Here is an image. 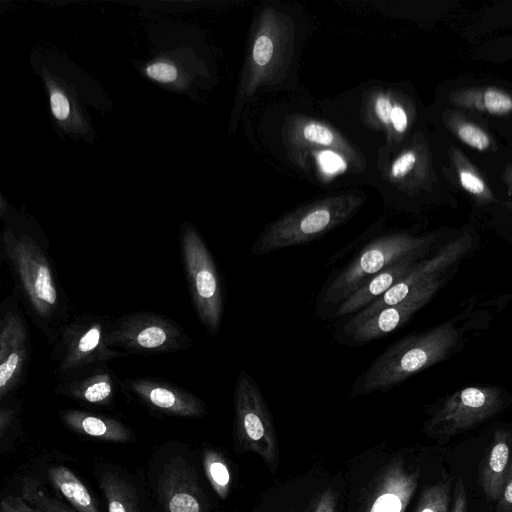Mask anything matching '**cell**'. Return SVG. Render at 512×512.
<instances>
[{
	"instance_id": "6da1fadb",
	"label": "cell",
	"mask_w": 512,
	"mask_h": 512,
	"mask_svg": "<svg viewBox=\"0 0 512 512\" xmlns=\"http://www.w3.org/2000/svg\"><path fill=\"white\" fill-rule=\"evenodd\" d=\"M1 249L14 281L13 294L51 343L70 319L68 298L51 258L32 236L12 230L3 233Z\"/></svg>"
},
{
	"instance_id": "7a4b0ae2",
	"label": "cell",
	"mask_w": 512,
	"mask_h": 512,
	"mask_svg": "<svg viewBox=\"0 0 512 512\" xmlns=\"http://www.w3.org/2000/svg\"><path fill=\"white\" fill-rule=\"evenodd\" d=\"M458 338L455 326L446 322L399 339L355 379L351 395L390 390L410 376L444 360L454 349Z\"/></svg>"
},
{
	"instance_id": "3957f363",
	"label": "cell",
	"mask_w": 512,
	"mask_h": 512,
	"mask_svg": "<svg viewBox=\"0 0 512 512\" xmlns=\"http://www.w3.org/2000/svg\"><path fill=\"white\" fill-rule=\"evenodd\" d=\"M363 201L355 193H345L303 205L268 224L255 240L251 254L266 255L314 241L347 221Z\"/></svg>"
},
{
	"instance_id": "277c9868",
	"label": "cell",
	"mask_w": 512,
	"mask_h": 512,
	"mask_svg": "<svg viewBox=\"0 0 512 512\" xmlns=\"http://www.w3.org/2000/svg\"><path fill=\"white\" fill-rule=\"evenodd\" d=\"M433 242V237H415L395 233L376 238L347 264L321 290L319 299L338 306L352 292L389 266L408 257H421Z\"/></svg>"
},
{
	"instance_id": "5b68a950",
	"label": "cell",
	"mask_w": 512,
	"mask_h": 512,
	"mask_svg": "<svg viewBox=\"0 0 512 512\" xmlns=\"http://www.w3.org/2000/svg\"><path fill=\"white\" fill-rule=\"evenodd\" d=\"M112 319L110 316L81 314L61 327L50 343V362L57 377L63 380L127 355L107 343Z\"/></svg>"
},
{
	"instance_id": "8992f818",
	"label": "cell",
	"mask_w": 512,
	"mask_h": 512,
	"mask_svg": "<svg viewBox=\"0 0 512 512\" xmlns=\"http://www.w3.org/2000/svg\"><path fill=\"white\" fill-rule=\"evenodd\" d=\"M183 270L194 310L208 333L219 332L223 317V289L214 258L191 225L181 229Z\"/></svg>"
},
{
	"instance_id": "52a82bcc",
	"label": "cell",
	"mask_w": 512,
	"mask_h": 512,
	"mask_svg": "<svg viewBox=\"0 0 512 512\" xmlns=\"http://www.w3.org/2000/svg\"><path fill=\"white\" fill-rule=\"evenodd\" d=\"M107 343L126 354L157 355L188 349L193 341L172 319L151 311H135L112 319Z\"/></svg>"
},
{
	"instance_id": "ba28073f",
	"label": "cell",
	"mask_w": 512,
	"mask_h": 512,
	"mask_svg": "<svg viewBox=\"0 0 512 512\" xmlns=\"http://www.w3.org/2000/svg\"><path fill=\"white\" fill-rule=\"evenodd\" d=\"M234 431L241 452H254L273 466L278 462V441L270 410L253 377L241 370L234 390Z\"/></svg>"
},
{
	"instance_id": "9c48e42d",
	"label": "cell",
	"mask_w": 512,
	"mask_h": 512,
	"mask_svg": "<svg viewBox=\"0 0 512 512\" xmlns=\"http://www.w3.org/2000/svg\"><path fill=\"white\" fill-rule=\"evenodd\" d=\"M504 395L496 386H470L451 394L425 423L431 437H451L467 431L499 412Z\"/></svg>"
},
{
	"instance_id": "30bf717a",
	"label": "cell",
	"mask_w": 512,
	"mask_h": 512,
	"mask_svg": "<svg viewBox=\"0 0 512 512\" xmlns=\"http://www.w3.org/2000/svg\"><path fill=\"white\" fill-rule=\"evenodd\" d=\"M31 341L20 302L12 294L0 306V399H8L24 382Z\"/></svg>"
},
{
	"instance_id": "8fae6325",
	"label": "cell",
	"mask_w": 512,
	"mask_h": 512,
	"mask_svg": "<svg viewBox=\"0 0 512 512\" xmlns=\"http://www.w3.org/2000/svg\"><path fill=\"white\" fill-rule=\"evenodd\" d=\"M470 240L460 238L442 247L429 259L417 262L411 270L382 296L359 312L355 313L344 325L343 333L348 336L365 321L382 309L399 303L414 289L442 272L461 259L470 249Z\"/></svg>"
},
{
	"instance_id": "7c38bea8",
	"label": "cell",
	"mask_w": 512,
	"mask_h": 512,
	"mask_svg": "<svg viewBox=\"0 0 512 512\" xmlns=\"http://www.w3.org/2000/svg\"><path fill=\"white\" fill-rule=\"evenodd\" d=\"M288 32L289 26L282 14L273 9L262 12L248 61L244 87L248 96L268 82L272 72L282 61Z\"/></svg>"
},
{
	"instance_id": "4fadbf2b",
	"label": "cell",
	"mask_w": 512,
	"mask_h": 512,
	"mask_svg": "<svg viewBox=\"0 0 512 512\" xmlns=\"http://www.w3.org/2000/svg\"><path fill=\"white\" fill-rule=\"evenodd\" d=\"M121 389L151 411L181 418L203 417L207 408L195 394L163 379L153 377L128 378Z\"/></svg>"
},
{
	"instance_id": "5bb4252c",
	"label": "cell",
	"mask_w": 512,
	"mask_h": 512,
	"mask_svg": "<svg viewBox=\"0 0 512 512\" xmlns=\"http://www.w3.org/2000/svg\"><path fill=\"white\" fill-rule=\"evenodd\" d=\"M156 492L164 512H208L197 474L183 457H171L162 465Z\"/></svg>"
},
{
	"instance_id": "9a60e30c",
	"label": "cell",
	"mask_w": 512,
	"mask_h": 512,
	"mask_svg": "<svg viewBox=\"0 0 512 512\" xmlns=\"http://www.w3.org/2000/svg\"><path fill=\"white\" fill-rule=\"evenodd\" d=\"M444 280L443 275H439L419 285L402 301L382 309L361 324L347 336L348 340L353 344H366L403 326L435 296Z\"/></svg>"
},
{
	"instance_id": "2e32d148",
	"label": "cell",
	"mask_w": 512,
	"mask_h": 512,
	"mask_svg": "<svg viewBox=\"0 0 512 512\" xmlns=\"http://www.w3.org/2000/svg\"><path fill=\"white\" fill-rule=\"evenodd\" d=\"M419 480V471L408 469L400 458L377 476L362 512H405Z\"/></svg>"
},
{
	"instance_id": "e0dca14e",
	"label": "cell",
	"mask_w": 512,
	"mask_h": 512,
	"mask_svg": "<svg viewBox=\"0 0 512 512\" xmlns=\"http://www.w3.org/2000/svg\"><path fill=\"white\" fill-rule=\"evenodd\" d=\"M286 136L296 149H326L333 151L354 166H362L358 151L329 125L306 117H296L288 122Z\"/></svg>"
},
{
	"instance_id": "ac0fdd59",
	"label": "cell",
	"mask_w": 512,
	"mask_h": 512,
	"mask_svg": "<svg viewBox=\"0 0 512 512\" xmlns=\"http://www.w3.org/2000/svg\"><path fill=\"white\" fill-rule=\"evenodd\" d=\"M120 383L106 365H98L61 380L55 392L84 404L106 407L113 403Z\"/></svg>"
},
{
	"instance_id": "d6986e66",
	"label": "cell",
	"mask_w": 512,
	"mask_h": 512,
	"mask_svg": "<svg viewBox=\"0 0 512 512\" xmlns=\"http://www.w3.org/2000/svg\"><path fill=\"white\" fill-rule=\"evenodd\" d=\"M419 258L417 256L408 257L373 276L336 307L335 317L357 313L370 305L401 280L417 263Z\"/></svg>"
},
{
	"instance_id": "ffe728a7",
	"label": "cell",
	"mask_w": 512,
	"mask_h": 512,
	"mask_svg": "<svg viewBox=\"0 0 512 512\" xmlns=\"http://www.w3.org/2000/svg\"><path fill=\"white\" fill-rule=\"evenodd\" d=\"M511 461L512 434L498 429L479 471V484L487 500L498 501L500 498Z\"/></svg>"
},
{
	"instance_id": "44dd1931",
	"label": "cell",
	"mask_w": 512,
	"mask_h": 512,
	"mask_svg": "<svg viewBox=\"0 0 512 512\" xmlns=\"http://www.w3.org/2000/svg\"><path fill=\"white\" fill-rule=\"evenodd\" d=\"M59 417L68 429L80 435L115 443H125L133 437L129 427L107 416L78 409H65L59 412Z\"/></svg>"
},
{
	"instance_id": "7402d4cb",
	"label": "cell",
	"mask_w": 512,
	"mask_h": 512,
	"mask_svg": "<svg viewBox=\"0 0 512 512\" xmlns=\"http://www.w3.org/2000/svg\"><path fill=\"white\" fill-rule=\"evenodd\" d=\"M106 499L108 512H142L134 486L113 468H99L96 473Z\"/></svg>"
},
{
	"instance_id": "603a6c76",
	"label": "cell",
	"mask_w": 512,
	"mask_h": 512,
	"mask_svg": "<svg viewBox=\"0 0 512 512\" xmlns=\"http://www.w3.org/2000/svg\"><path fill=\"white\" fill-rule=\"evenodd\" d=\"M47 474L52 486L77 512H100L88 488L67 466L53 465Z\"/></svg>"
},
{
	"instance_id": "cb8c5ba5",
	"label": "cell",
	"mask_w": 512,
	"mask_h": 512,
	"mask_svg": "<svg viewBox=\"0 0 512 512\" xmlns=\"http://www.w3.org/2000/svg\"><path fill=\"white\" fill-rule=\"evenodd\" d=\"M368 111L372 121L382 129L402 134L408 127L405 109L384 91H376L370 97Z\"/></svg>"
},
{
	"instance_id": "d4e9b609",
	"label": "cell",
	"mask_w": 512,
	"mask_h": 512,
	"mask_svg": "<svg viewBox=\"0 0 512 512\" xmlns=\"http://www.w3.org/2000/svg\"><path fill=\"white\" fill-rule=\"evenodd\" d=\"M203 468L214 492L225 499L231 487V472L225 458L214 449H206L203 453Z\"/></svg>"
},
{
	"instance_id": "484cf974",
	"label": "cell",
	"mask_w": 512,
	"mask_h": 512,
	"mask_svg": "<svg viewBox=\"0 0 512 512\" xmlns=\"http://www.w3.org/2000/svg\"><path fill=\"white\" fill-rule=\"evenodd\" d=\"M22 497L42 512H77L47 492L41 483L33 478H24L21 483Z\"/></svg>"
},
{
	"instance_id": "4316f807",
	"label": "cell",
	"mask_w": 512,
	"mask_h": 512,
	"mask_svg": "<svg viewBox=\"0 0 512 512\" xmlns=\"http://www.w3.org/2000/svg\"><path fill=\"white\" fill-rule=\"evenodd\" d=\"M450 491L451 479H445L425 487L415 512H448Z\"/></svg>"
},
{
	"instance_id": "83f0119b",
	"label": "cell",
	"mask_w": 512,
	"mask_h": 512,
	"mask_svg": "<svg viewBox=\"0 0 512 512\" xmlns=\"http://www.w3.org/2000/svg\"><path fill=\"white\" fill-rule=\"evenodd\" d=\"M417 161L413 151H406L400 154L391 164L389 169L390 178L400 180L408 175L414 168Z\"/></svg>"
},
{
	"instance_id": "f1b7e54d",
	"label": "cell",
	"mask_w": 512,
	"mask_h": 512,
	"mask_svg": "<svg viewBox=\"0 0 512 512\" xmlns=\"http://www.w3.org/2000/svg\"><path fill=\"white\" fill-rule=\"evenodd\" d=\"M484 102L487 110L493 114H504L512 109L511 98L497 90H488Z\"/></svg>"
},
{
	"instance_id": "f546056e",
	"label": "cell",
	"mask_w": 512,
	"mask_h": 512,
	"mask_svg": "<svg viewBox=\"0 0 512 512\" xmlns=\"http://www.w3.org/2000/svg\"><path fill=\"white\" fill-rule=\"evenodd\" d=\"M458 134L462 141L479 150H484L489 145L488 136L476 126L464 125L459 129Z\"/></svg>"
},
{
	"instance_id": "4dcf8cb0",
	"label": "cell",
	"mask_w": 512,
	"mask_h": 512,
	"mask_svg": "<svg viewBox=\"0 0 512 512\" xmlns=\"http://www.w3.org/2000/svg\"><path fill=\"white\" fill-rule=\"evenodd\" d=\"M146 74L160 82H172L177 77V70L169 63L157 62L146 68Z\"/></svg>"
},
{
	"instance_id": "1f68e13d",
	"label": "cell",
	"mask_w": 512,
	"mask_h": 512,
	"mask_svg": "<svg viewBox=\"0 0 512 512\" xmlns=\"http://www.w3.org/2000/svg\"><path fill=\"white\" fill-rule=\"evenodd\" d=\"M0 512H42L23 497L8 495L0 504Z\"/></svg>"
},
{
	"instance_id": "d6a6232c",
	"label": "cell",
	"mask_w": 512,
	"mask_h": 512,
	"mask_svg": "<svg viewBox=\"0 0 512 512\" xmlns=\"http://www.w3.org/2000/svg\"><path fill=\"white\" fill-rule=\"evenodd\" d=\"M497 512H512V461L504 481L501 496L497 501Z\"/></svg>"
},
{
	"instance_id": "836d02e7",
	"label": "cell",
	"mask_w": 512,
	"mask_h": 512,
	"mask_svg": "<svg viewBox=\"0 0 512 512\" xmlns=\"http://www.w3.org/2000/svg\"><path fill=\"white\" fill-rule=\"evenodd\" d=\"M50 106L54 116L59 120H65L70 113V106L67 98L59 91H53L50 95Z\"/></svg>"
},
{
	"instance_id": "e575fe53",
	"label": "cell",
	"mask_w": 512,
	"mask_h": 512,
	"mask_svg": "<svg viewBox=\"0 0 512 512\" xmlns=\"http://www.w3.org/2000/svg\"><path fill=\"white\" fill-rule=\"evenodd\" d=\"M467 496L462 480H458L455 490L452 508L450 512H468Z\"/></svg>"
},
{
	"instance_id": "d590c367",
	"label": "cell",
	"mask_w": 512,
	"mask_h": 512,
	"mask_svg": "<svg viewBox=\"0 0 512 512\" xmlns=\"http://www.w3.org/2000/svg\"><path fill=\"white\" fill-rule=\"evenodd\" d=\"M460 181L462 186L473 194H481L484 191L483 182L470 172H461Z\"/></svg>"
},
{
	"instance_id": "8d00e7d4",
	"label": "cell",
	"mask_w": 512,
	"mask_h": 512,
	"mask_svg": "<svg viewBox=\"0 0 512 512\" xmlns=\"http://www.w3.org/2000/svg\"><path fill=\"white\" fill-rule=\"evenodd\" d=\"M313 512H336V499L332 491L328 490L318 499Z\"/></svg>"
}]
</instances>
